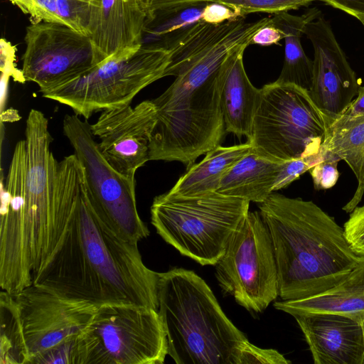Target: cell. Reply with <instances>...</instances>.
<instances>
[{
    "instance_id": "21",
    "label": "cell",
    "mask_w": 364,
    "mask_h": 364,
    "mask_svg": "<svg viewBox=\"0 0 364 364\" xmlns=\"http://www.w3.org/2000/svg\"><path fill=\"white\" fill-rule=\"evenodd\" d=\"M283 162L261 157L252 149L227 171L217 192L261 203L274 192Z\"/></svg>"
},
{
    "instance_id": "18",
    "label": "cell",
    "mask_w": 364,
    "mask_h": 364,
    "mask_svg": "<svg viewBox=\"0 0 364 364\" xmlns=\"http://www.w3.org/2000/svg\"><path fill=\"white\" fill-rule=\"evenodd\" d=\"M325 117L326 128L321 146L323 159L344 161L357 180L353 197L342 208L350 213L364 194V114H342L334 118Z\"/></svg>"
},
{
    "instance_id": "17",
    "label": "cell",
    "mask_w": 364,
    "mask_h": 364,
    "mask_svg": "<svg viewBox=\"0 0 364 364\" xmlns=\"http://www.w3.org/2000/svg\"><path fill=\"white\" fill-rule=\"evenodd\" d=\"M294 317L304 336L314 364H363L361 322L331 313Z\"/></svg>"
},
{
    "instance_id": "10",
    "label": "cell",
    "mask_w": 364,
    "mask_h": 364,
    "mask_svg": "<svg viewBox=\"0 0 364 364\" xmlns=\"http://www.w3.org/2000/svg\"><path fill=\"white\" fill-rule=\"evenodd\" d=\"M63 131L82 166L88 197L100 217L126 241L138 244L147 237L149 230L136 208L135 181L109 164L94 139L90 125L77 115L64 117Z\"/></svg>"
},
{
    "instance_id": "22",
    "label": "cell",
    "mask_w": 364,
    "mask_h": 364,
    "mask_svg": "<svg viewBox=\"0 0 364 364\" xmlns=\"http://www.w3.org/2000/svg\"><path fill=\"white\" fill-rule=\"evenodd\" d=\"M321 14V11L314 7L301 16H294L287 11L275 14L271 17L272 24L283 33L285 41L284 64L276 82L293 84L309 92L314 63L305 54L301 38L304 34L306 24Z\"/></svg>"
},
{
    "instance_id": "30",
    "label": "cell",
    "mask_w": 364,
    "mask_h": 364,
    "mask_svg": "<svg viewBox=\"0 0 364 364\" xmlns=\"http://www.w3.org/2000/svg\"><path fill=\"white\" fill-rule=\"evenodd\" d=\"M252 363L289 364L291 361L274 349L261 348L246 341L241 346L238 364Z\"/></svg>"
},
{
    "instance_id": "6",
    "label": "cell",
    "mask_w": 364,
    "mask_h": 364,
    "mask_svg": "<svg viewBox=\"0 0 364 364\" xmlns=\"http://www.w3.org/2000/svg\"><path fill=\"white\" fill-rule=\"evenodd\" d=\"M250 201L217 191L154 198L151 221L157 233L181 255L202 265H215L244 218Z\"/></svg>"
},
{
    "instance_id": "31",
    "label": "cell",
    "mask_w": 364,
    "mask_h": 364,
    "mask_svg": "<svg viewBox=\"0 0 364 364\" xmlns=\"http://www.w3.org/2000/svg\"><path fill=\"white\" fill-rule=\"evenodd\" d=\"M338 163L331 159H322L311 166L309 171L316 190H326L336 185L339 177Z\"/></svg>"
},
{
    "instance_id": "8",
    "label": "cell",
    "mask_w": 364,
    "mask_h": 364,
    "mask_svg": "<svg viewBox=\"0 0 364 364\" xmlns=\"http://www.w3.org/2000/svg\"><path fill=\"white\" fill-rule=\"evenodd\" d=\"M166 355L164 325L152 308L99 306L78 337L77 364H162Z\"/></svg>"
},
{
    "instance_id": "9",
    "label": "cell",
    "mask_w": 364,
    "mask_h": 364,
    "mask_svg": "<svg viewBox=\"0 0 364 364\" xmlns=\"http://www.w3.org/2000/svg\"><path fill=\"white\" fill-rule=\"evenodd\" d=\"M169 62V50L160 43L143 45L41 94L87 119L97 112L129 105L141 90L164 77Z\"/></svg>"
},
{
    "instance_id": "15",
    "label": "cell",
    "mask_w": 364,
    "mask_h": 364,
    "mask_svg": "<svg viewBox=\"0 0 364 364\" xmlns=\"http://www.w3.org/2000/svg\"><path fill=\"white\" fill-rule=\"evenodd\" d=\"M304 34L314 50L309 94L326 117L334 118L344 113L360 85L330 23L321 14L306 24Z\"/></svg>"
},
{
    "instance_id": "4",
    "label": "cell",
    "mask_w": 364,
    "mask_h": 364,
    "mask_svg": "<svg viewBox=\"0 0 364 364\" xmlns=\"http://www.w3.org/2000/svg\"><path fill=\"white\" fill-rule=\"evenodd\" d=\"M259 209L272 237L283 301L328 290L363 257L351 249L343 228L311 200L274 191Z\"/></svg>"
},
{
    "instance_id": "23",
    "label": "cell",
    "mask_w": 364,
    "mask_h": 364,
    "mask_svg": "<svg viewBox=\"0 0 364 364\" xmlns=\"http://www.w3.org/2000/svg\"><path fill=\"white\" fill-rule=\"evenodd\" d=\"M252 149L248 141L230 146H215L205 154L200 162L191 166L168 193L193 196L217 191L227 171Z\"/></svg>"
},
{
    "instance_id": "29",
    "label": "cell",
    "mask_w": 364,
    "mask_h": 364,
    "mask_svg": "<svg viewBox=\"0 0 364 364\" xmlns=\"http://www.w3.org/2000/svg\"><path fill=\"white\" fill-rule=\"evenodd\" d=\"M345 237L353 252L364 257V205L356 206L344 223Z\"/></svg>"
},
{
    "instance_id": "19",
    "label": "cell",
    "mask_w": 364,
    "mask_h": 364,
    "mask_svg": "<svg viewBox=\"0 0 364 364\" xmlns=\"http://www.w3.org/2000/svg\"><path fill=\"white\" fill-rule=\"evenodd\" d=\"M274 306L292 316L331 313L362 322L364 320V257L346 278L328 290L304 299L276 301Z\"/></svg>"
},
{
    "instance_id": "37",
    "label": "cell",
    "mask_w": 364,
    "mask_h": 364,
    "mask_svg": "<svg viewBox=\"0 0 364 364\" xmlns=\"http://www.w3.org/2000/svg\"><path fill=\"white\" fill-rule=\"evenodd\" d=\"M343 114L350 116L364 114V85L359 86L357 96Z\"/></svg>"
},
{
    "instance_id": "25",
    "label": "cell",
    "mask_w": 364,
    "mask_h": 364,
    "mask_svg": "<svg viewBox=\"0 0 364 364\" xmlns=\"http://www.w3.org/2000/svg\"><path fill=\"white\" fill-rule=\"evenodd\" d=\"M0 364H29L20 314L12 294H0Z\"/></svg>"
},
{
    "instance_id": "13",
    "label": "cell",
    "mask_w": 364,
    "mask_h": 364,
    "mask_svg": "<svg viewBox=\"0 0 364 364\" xmlns=\"http://www.w3.org/2000/svg\"><path fill=\"white\" fill-rule=\"evenodd\" d=\"M12 294L19 310L29 364L78 337L97 308L33 284Z\"/></svg>"
},
{
    "instance_id": "20",
    "label": "cell",
    "mask_w": 364,
    "mask_h": 364,
    "mask_svg": "<svg viewBox=\"0 0 364 364\" xmlns=\"http://www.w3.org/2000/svg\"><path fill=\"white\" fill-rule=\"evenodd\" d=\"M247 47L236 50L231 58L221 95V105L226 133L249 139L260 89L250 81L243 64Z\"/></svg>"
},
{
    "instance_id": "14",
    "label": "cell",
    "mask_w": 364,
    "mask_h": 364,
    "mask_svg": "<svg viewBox=\"0 0 364 364\" xmlns=\"http://www.w3.org/2000/svg\"><path fill=\"white\" fill-rule=\"evenodd\" d=\"M156 122V109L152 100H144L135 107L129 105L102 111L90 129L100 139V149L109 164L135 181L137 169L149 161Z\"/></svg>"
},
{
    "instance_id": "26",
    "label": "cell",
    "mask_w": 364,
    "mask_h": 364,
    "mask_svg": "<svg viewBox=\"0 0 364 364\" xmlns=\"http://www.w3.org/2000/svg\"><path fill=\"white\" fill-rule=\"evenodd\" d=\"M207 4H196L158 16L147 24L145 30L149 28L152 34L161 36L163 40L200 21L203 10Z\"/></svg>"
},
{
    "instance_id": "36",
    "label": "cell",
    "mask_w": 364,
    "mask_h": 364,
    "mask_svg": "<svg viewBox=\"0 0 364 364\" xmlns=\"http://www.w3.org/2000/svg\"><path fill=\"white\" fill-rule=\"evenodd\" d=\"M340 9L357 19L364 16V0H314Z\"/></svg>"
},
{
    "instance_id": "1",
    "label": "cell",
    "mask_w": 364,
    "mask_h": 364,
    "mask_svg": "<svg viewBox=\"0 0 364 364\" xmlns=\"http://www.w3.org/2000/svg\"><path fill=\"white\" fill-rule=\"evenodd\" d=\"M248 44L245 32L230 22L199 21L168 47L164 77L173 83L152 100L156 109L149 161H177L188 167L220 144L226 134L221 95L233 53Z\"/></svg>"
},
{
    "instance_id": "34",
    "label": "cell",
    "mask_w": 364,
    "mask_h": 364,
    "mask_svg": "<svg viewBox=\"0 0 364 364\" xmlns=\"http://www.w3.org/2000/svg\"><path fill=\"white\" fill-rule=\"evenodd\" d=\"M238 17L231 8L220 3L209 2L203 10L201 19L210 24H220Z\"/></svg>"
},
{
    "instance_id": "28",
    "label": "cell",
    "mask_w": 364,
    "mask_h": 364,
    "mask_svg": "<svg viewBox=\"0 0 364 364\" xmlns=\"http://www.w3.org/2000/svg\"><path fill=\"white\" fill-rule=\"evenodd\" d=\"M323 159L321 153L285 161L276 179L274 191L288 186L318 161Z\"/></svg>"
},
{
    "instance_id": "7",
    "label": "cell",
    "mask_w": 364,
    "mask_h": 364,
    "mask_svg": "<svg viewBox=\"0 0 364 364\" xmlns=\"http://www.w3.org/2000/svg\"><path fill=\"white\" fill-rule=\"evenodd\" d=\"M326 128L307 90L274 81L260 88L248 141L259 156L282 162L319 154Z\"/></svg>"
},
{
    "instance_id": "33",
    "label": "cell",
    "mask_w": 364,
    "mask_h": 364,
    "mask_svg": "<svg viewBox=\"0 0 364 364\" xmlns=\"http://www.w3.org/2000/svg\"><path fill=\"white\" fill-rule=\"evenodd\" d=\"M15 47L4 38L1 40V73L12 77L14 80L24 83L26 80L22 70L15 68L14 60L15 57Z\"/></svg>"
},
{
    "instance_id": "38",
    "label": "cell",
    "mask_w": 364,
    "mask_h": 364,
    "mask_svg": "<svg viewBox=\"0 0 364 364\" xmlns=\"http://www.w3.org/2000/svg\"><path fill=\"white\" fill-rule=\"evenodd\" d=\"M362 324V330H363V340H364V320L361 322ZM364 364V362H363Z\"/></svg>"
},
{
    "instance_id": "5",
    "label": "cell",
    "mask_w": 364,
    "mask_h": 364,
    "mask_svg": "<svg viewBox=\"0 0 364 364\" xmlns=\"http://www.w3.org/2000/svg\"><path fill=\"white\" fill-rule=\"evenodd\" d=\"M158 300L168 355L176 363L238 364L248 339L196 273L183 268L159 273Z\"/></svg>"
},
{
    "instance_id": "3",
    "label": "cell",
    "mask_w": 364,
    "mask_h": 364,
    "mask_svg": "<svg viewBox=\"0 0 364 364\" xmlns=\"http://www.w3.org/2000/svg\"><path fill=\"white\" fill-rule=\"evenodd\" d=\"M48 121L32 109L26 122L23 205L11 235L0 242V287L15 294L51 255L73 212L85 181L75 154L58 161L51 151Z\"/></svg>"
},
{
    "instance_id": "16",
    "label": "cell",
    "mask_w": 364,
    "mask_h": 364,
    "mask_svg": "<svg viewBox=\"0 0 364 364\" xmlns=\"http://www.w3.org/2000/svg\"><path fill=\"white\" fill-rule=\"evenodd\" d=\"M146 23L140 0H92L87 36L98 65L139 50Z\"/></svg>"
},
{
    "instance_id": "12",
    "label": "cell",
    "mask_w": 364,
    "mask_h": 364,
    "mask_svg": "<svg viewBox=\"0 0 364 364\" xmlns=\"http://www.w3.org/2000/svg\"><path fill=\"white\" fill-rule=\"evenodd\" d=\"M22 73L40 92L75 80L98 66L90 38L57 23L26 27Z\"/></svg>"
},
{
    "instance_id": "32",
    "label": "cell",
    "mask_w": 364,
    "mask_h": 364,
    "mask_svg": "<svg viewBox=\"0 0 364 364\" xmlns=\"http://www.w3.org/2000/svg\"><path fill=\"white\" fill-rule=\"evenodd\" d=\"M149 23L156 16L173 12L196 4L209 3L212 0H140Z\"/></svg>"
},
{
    "instance_id": "27",
    "label": "cell",
    "mask_w": 364,
    "mask_h": 364,
    "mask_svg": "<svg viewBox=\"0 0 364 364\" xmlns=\"http://www.w3.org/2000/svg\"><path fill=\"white\" fill-rule=\"evenodd\" d=\"M314 0H212L234 10L239 17L254 13L278 14L309 5Z\"/></svg>"
},
{
    "instance_id": "39",
    "label": "cell",
    "mask_w": 364,
    "mask_h": 364,
    "mask_svg": "<svg viewBox=\"0 0 364 364\" xmlns=\"http://www.w3.org/2000/svg\"><path fill=\"white\" fill-rule=\"evenodd\" d=\"M360 22L364 26V16L363 17H360L358 18Z\"/></svg>"
},
{
    "instance_id": "35",
    "label": "cell",
    "mask_w": 364,
    "mask_h": 364,
    "mask_svg": "<svg viewBox=\"0 0 364 364\" xmlns=\"http://www.w3.org/2000/svg\"><path fill=\"white\" fill-rule=\"evenodd\" d=\"M283 33L270 23L260 28L253 36L251 44L261 46L278 45L284 39Z\"/></svg>"
},
{
    "instance_id": "11",
    "label": "cell",
    "mask_w": 364,
    "mask_h": 364,
    "mask_svg": "<svg viewBox=\"0 0 364 364\" xmlns=\"http://www.w3.org/2000/svg\"><path fill=\"white\" fill-rule=\"evenodd\" d=\"M215 266L222 290L248 311L262 312L278 297L274 246L259 211L247 213Z\"/></svg>"
},
{
    "instance_id": "24",
    "label": "cell",
    "mask_w": 364,
    "mask_h": 364,
    "mask_svg": "<svg viewBox=\"0 0 364 364\" xmlns=\"http://www.w3.org/2000/svg\"><path fill=\"white\" fill-rule=\"evenodd\" d=\"M31 23H57L87 36L92 0H10Z\"/></svg>"
},
{
    "instance_id": "2",
    "label": "cell",
    "mask_w": 364,
    "mask_h": 364,
    "mask_svg": "<svg viewBox=\"0 0 364 364\" xmlns=\"http://www.w3.org/2000/svg\"><path fill=\"white\" fill-rule=\"evenodd\" d=\"M159 279L144 264L138 244L119 237L100 217L84 181L66 228L33 284L97 306L134 304L158 311Z\"/></svg>"
}]
</instances>
